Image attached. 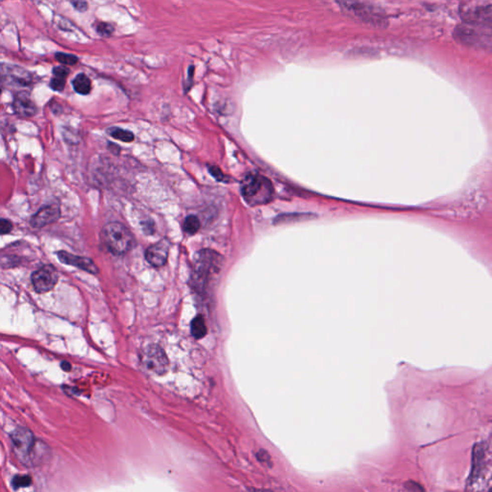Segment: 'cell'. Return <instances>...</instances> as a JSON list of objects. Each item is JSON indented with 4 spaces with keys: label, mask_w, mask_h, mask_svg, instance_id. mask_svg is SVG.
I'll return each instance as SVG.
<instances>
[{
    "label": "cell",
    "mask_w": 492,
    "mask_h": 492,
    "mask_svg": "<svg viewBox=\"0 0 492 492\" xmlns=\"http://www.w3.org/2000/svg\"><path fill=\"white\" fill-rule=\"evenodd\" d=\"M11 441L16 456L24 464H39L47 454V445L37 440L33 433L26 428L16 429L11 434Z\"/></svg>",
    "instance_id": "obj_1"
},
{
    "label": "cell",
    "mask_w": 492,
    "mask_h": 492,
    "mask_svg": "<svg viewBox=\"0 0 492 492\" xmlns=\"http://www.w3.org/2000/svg\"><path fill=\"white\" fill-rule=\"evenodd\" d=\"M241 195L249 206L265 205L272 199L273 186L262 174L251 172L241 182Z\"/></svg>",
    "instance_id": "obj_2"
},
{
    "label": "cell",
    "mask_w": 492,
    "mask_h": 492,
    "mask_svg": "<svg viewBox=\"0 0 492 492\" xmlns=\"http://www.w3.org/2000/svg\"><path fill=\"white\" fill-rule=\"evenodd\" d=\"M101 239L108 250L115 255H123L135 245L131 231L119 222H110L101 231Z\"/></svg>",
    "instance_id": "obj_3"
},
{
    "label": "cell",
    "mask_w": 492,
    "mask_h": 492,
    "mask_svg": "<svg viewBox=\"0 0 492 492\" xmlns=\"http://www.w3.org/2000/svg\"><path fill=\"white\" fill-rule=\"evenodd\" d=\"M223 263L222 257L218 252L202 249L197 252L194 263L193 279L195 286L202 287L209 282L211 276L218 273Z\"/></svg>",
    "instance_id": "obj_4"
},
{
    "label": "cell",
    "mask_w": 492,
    "mask_h": 492,
    "mask_svg": "<svg viewBox=\"0 0 492 492\" xmlns=\"http://www.w3.org/2000/svg\"><path fill=\"white\" fill-rule=\"evenodd\" d=\"M465 23L491 28V0H469L460 8Z\"/></svg>",
    "instance_id": "obj_5"
},
{
    "label": "cell",
    "mask_w": 492,
    "mask_h": 492,
    "mask_svg": "<svg viewBox=\"0 0 492 492\" xmlns=\"http://www.w3.org/2000/svg\"><path fill=\"white\" fill-rule=\"evenodd\" d=\"M490 29L489 27L464 23L456 30V37L461 44L466 46L489 47L491 45Z\"/></svg>",
    "instance_id": "obj_6"
},
{
    "label": "cell",
    "mask_w": 492,
    "mask_h": 492,
    "mask_svg": "<svg viewBox=\"0 0 492 492\" xmlns=\"http://www.w3.org/2000/svg\"><path fill=\"white\" fill-rule=\"evenodd\" d=\"M140 362L142 367L156 375L166 374L170 366L166 352L160 346L156 344L148 345L142 350Z\"/></svg>",
    "instance_id": "obj_7"
},
{
    "label": "cell",
    "mask_w": 492,
    "mask_h": 492,
    "mask_svg": "<svg viewBox=\"0 0 492 492\" xmlns=\"http://www.w3.org/2000/svg\"><path fill=\"white\" fill-rule=\"evenodd\" d=\"M32 284L38 293H46L54 288L57 284L59 275L56 268L46 265L32 275Z\"/></svg>",
    "instance_id": "obj_8"
},
{
    "label": "cell",
    "mask_w": 492,
    "mask_h": 492,
    "mask_svg": "<svg viewBox=\"0 0 492 492\" xmlns=\"http://www.w3.org/2000/svg\"><path fill=\"white\" fill-rule=\"evenodd\" d=\"M0 81L25 86L31 82V75L20 67L0 64Z\"/></svg>",
    "instance_id": "obj_9"
},
{
    "label": "cell",
    "mask_w": 492,
    "mask_h": 492,
    "mask_svg": "<svg viewBox=\"0 0 492 492\" xmlns=\"http://www.w3.org/2000/svg\"><path fill=\"white\" fill-rule=\"evenodd\" d=\"M171 243L166 240H162L149 246L145 252V259L152 266H163L168 261Z\"/></svg>",
    "instance_id": "obj_10"
},
{
    "label": "cell",
    "mask_w": 492,
    "mask_h": 492,
    "mask_svg": "<svg viewBox=\"0 0 492 492\" xmlns=\"http://www.w3.org/2000/svg\"><path fill=\"white\" fill-rule=\"evenodd\" d=\"M58 258H59L60 262L72 265V266H76V267L80 268L82 270H85L89 273H92V274L98 273L97 266L89 258L75 256V255L69 254L66 251L58 252Z\"/></svg>",
    "instance_id": "obj_11"
},
{
    "label": "cell",
    "mask_w": 492,
    "mask_h": 492,
    "mask_svg": "<svg viewBox=\"0 0 492 492\" xmlns=\"http://www.w3.org/2000/svg\"><path fill=\"white\" fill-rule=\"evenodd\" d=\"M60 216L61 212L58 207L54 205L45 207L32 217L30 223L34 228H43L46 225L57 221Z\"/></svg>",
    "instance_id": "obj_12"
},
{
    "label": "cell",
    "mask_w": 492,
    "mask_h": 492,
    "mask_svg": "<svg viewBox=\"0 0 492 492\" xmlns=\"http://www.w3.org/2000/svg\"><path fill=\"white\" fill-rule=\"evenodd\" d=\"M13 107L15 112L22 116H33L37 113L34 102L24 94H19L15 98Z\"/></svg>",
    "instance_id": "obj_13"
},
{
    "label": "cell",
    "mask_w": 492,
    "mask_h": 492,
    "mask_svg": "<svg viewBox=\"0 0 492 492\" xmlns=\"http://www.w3.org/2000/svg\"><path fill=\"white\" fill-rule=\"evenodd\" d=\"M72 85H73L75 92L83 94V95L89 94L92 91V82L87 75H85L83 73L78 74L74 78V80L72 82Z\"/></svg>",
    "instance_id": "obj_14"
},
{
    "label": "cell",
    "mask_w": 492,
    "mask_h": 492,
    "mask_svg": "<svg viewBox=\"0 0 492 492\" xmlns=\"http://www.w3.org/2000/svg\"><path fill=\"white\" fill-rule=\"evenodd\" d=\"M191 331H192V335L196 340H200L206 336V323L202 315H197L195 319L192 321Z\"/></svg>",
    "instance_id": "obj_15"
},
{
    "label": "cell",
    "mask_w": 492,
    "mask_h": 492,
    "mask_svg": "<svg viewBox=\"0 0 492 492\" xmlns=\"http://www.w3.org/2000/svg\"><path fill=\"white\" fill-rule=\"evenodd\" d=\"M109 134H110L111 137H114L115 139H118V140H121V141H124V142H131L135 138L132 132L127 131V130H124V129L117 128V127H114V128L110 129L109 130Z\"/></svg>",
    "instance_id": "obj_16"
},
{
    "label": "cell",
    "mask_w": 492,
    "mask_h": 492,
    "mask_svg": "<svg viewBox=\"0 0 492 492\" xmlns=\"http://www.w3.org/2000/svg\"><path fill=\"white\" fill-rule=\"evenodd\" d=\"M183 227L187 234L193 236L200 229V221L195 216H189L184 221Z\"/></svg>",
    "instance_id": "obj_17"
},
{
    "label": "cell",
    "mask_w": 492,
    "mask_h": 492,
    "mask_svg": "<svg viewBox=\"0 0 492 492\" xmlns=\"http://www.w3.org/2000/svg\"><path fill=\"white\" fill-rule=\"evenodd\" d=\"M31 483H32V478L28 475H18L12 481V485L15 489L30 486Z\"/></svg>",
    "instance_id": "obj_18"
},
{
    "label": "cell",
    "mask_w": 492,
    "mask_h": 492,
    "mask_svg": "<svg viewBox=\"0 0 492 492\" xmlns=\"http://www.w3.org/2000/svg\"><path fill=\"white\" fill-rule=\"evenodd\" d=\"M56 60L60 62L61 64L64 65H75L78 62V59L74 55L71 54H66V53H57L56 54Z\"/></svg>",
    "instance_id": "obj_19"
},
{
    "label": "cell",
    "mask_w": 492,
    "mask_h": 492,
    "mask_svg": "<svg viewBox=\"0 0 492 492\" xmlns=\"http://www.w3.org/2000/svg\"><path fill=\"white\" fill-rule=\"evenodd\" d=\"M97 32L103 37H109L113 34L114 27L109 23H101L97 25Z\"/></svg>",
    "instance_id": "obj_20"
},
{
    "label": "cell",
    "mask_w": 492,
    "mask_h": 492,
    "mask_svg": "<svg viewBox=\"0 0 492 492\" xmlns=\"http://www.w3.org/2000/svg\"><path fill=\"white\" fill-rule=\"evenodd\" d=\"M65 85H66V79L65 78H61V77L55 76L54 78H52L51 81H50V87L54 91H59V92L60 91H63L64 88H65Z\"/></svg>",
    "instance_id": "obj_21"
},
{
    "label": "cell",
    "mask_w": 492,
    "mask_h": 492,
    "mask_svg": "<svg viewBox=\"0 0 492 492\" xmlns=\"http://www.w3.org/2000/svg\"><path fill=\"white\" fill-rule=\"evenodd\" d=\"M309 218V215H307V214H293V215H286V216H282L280 217V218H278L279 220H282V221H295V220H306L307 218Z\"/></svg>",
    "instance_id": "obj_22"
},
{
    "label": "cell",
    "mask_w": 492,
    "mask_h": 492,
    "mask_svg": "<svg viewBox=\"0 0 492 492\" xmlns=\"http://www.w3.org/2000/svg\"><path fill=\"white\" fill-rule=\"evenodd\" d=\"M12 229H13V225L9 220L0 218V235L9 234Z\"/></svg>",
    "instance_id": "obj_23"
},
{
    "label": "cell",
    "mask_w": 492,
    "mask_h": 492,
    "mask_svg": "<svg viewBox=\"0 0 492 492\" xmlns=\"http://www.w3.org/2000/svg\"><path fill=\"white\" fill-rule=\"evenodd\" d=\"M53 74L54 76L61 77V78H67V76L69 74V69L65 67H57L53 69Z\"/></svg>",
    "instance_id": "obj_24"
},
{
    "label": "cell",
    "mask_w": 492,
    "mask_h": 492,
    "mask_svg": "<svg viewBox=\"0 0 492 492\" xmlns=\"http://www.w3.org/2000/svg\"><path fill=\"white\" fill-rule=\"evenodd\" d=\"M257 458L262 462V463H268L269 465H271V461H270V456L268 455V453L264 450H260L258 453H257Z\"/></svg>",
    "instance_id": "obj_25"
},
{
    "label": "cell",
    "mask_w": 492,
    "mask_h": 492,
    "mask_svg": "<svg viewBox=\"0 0 492 492\" xmlns=\"http://www.w3.org/2000/svg\"><path fill=\"white\" fill-rule=\"evenodd\" d=\"M209 171H210V172H211L212 176H213V177H214L216 180H218V181H221V180L223 179V177H224L223 172H221V171H220V169L218 168V167L212 166V167H210Z\"/></svg>",
    "instance_id": "obj_26"
},
{
    "label": "cell",
    "mask_w": 492,
    "mask_h": 492,
    "mask_svg": "<svg viewBox=\"0 0 492 492\" xmlns=\"http://www.w3.org/2000/svg\"><path fill=\"white\" fill-rule=\"evenodd\" d=\"M71 4L78 11L85 12L88 9V4L85 0H71Z\"/></svg>",
    "instance_id": "obj_27"
},
{
    "label": "cell",
    "mask_w": 492,
    "mask_h": 492,
    "mask_svg": "<svg viewBox=\"0 0 492 492\" xmlns=\"http://www.w3.org/2000/svg\"><path fill=\"white\" fill-rule=\"evenodd\" d=\"M408 483H409V484H411V485H412V487H410V488H408V489H411V490H424L423 487H422V486H421L419 483H417V482H414V481H409Z\"/></svg>",
    "instance_id": "obj_28"
},
{
    "label": "cell",
    "mask_w": 492,
    "mask_h": 492,
    "mask_svg": "<svg viewBox=\"0 0 492 492\" xmlns=\"http://www.w3.org/2000/svg\"><path fill=\"white\" fill-rule=\"evenodd\" d=\"M61 367H62V369H64L65 371H70V369H71V366L69 365V363H67V362H63V363L61 364Z\"/></svg>",
    "instance_id": "obj_29"
},
{
    "label": "cell",
    "mask_w": 492,
    "mask_h": 492,
    "mask_svg": "<svg viewBox=\"0 0 492 492\" xmlns=\"http://www.w3.org/2000/svg\"><path fill=\"white\" fill-rule=\"evenodd\" d=\"M0 93H1V91H0Z\"/></svg>",
    "instance_id": "obj_30"
}]
</instances>
